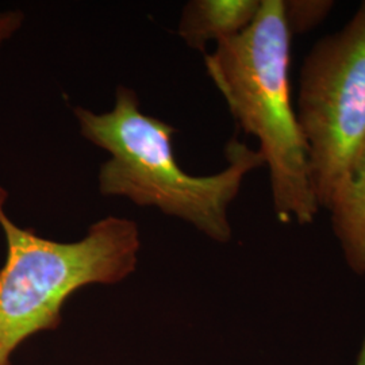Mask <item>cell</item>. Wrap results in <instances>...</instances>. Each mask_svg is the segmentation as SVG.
I'll list each match as a JSON object with an SVG mask.
<instances>
[{
  "mask_svg": "<svg viewBox=\"0 0 365 365\" xmlns=\"http://www.w3.org/2000/svg\"><path fill=\"white\" fill-rule=\"evenodd\" d=\"M0 185V227L7 257L0 268V365L33 334L61 324L66 299L90 284H115L135 271L141 247L137 223L106 217L76 242H57L15 225Z\"/></svg>",
  "mask_w": 365,
  "mask_h": 365,
  "instance_id": "obj_3",
  "label": "cell"
},
{
  "mask_svg": "<svg viewBox=\"0 0 365 365\" xmlns=\"http://www.w3.org/2000/svg\"><path fill=\"white\" fill-rule=\"evenodd\" d=\"M298 122L319 207L365 144V1L339 33L318 41L300 72Z\"/></svg>",
  "mask_w": 365,
  "mask_h": 365,
  "instance_id": "obj_4",
  "label": "cell"
},
{
  "mask_svg": "<svg viewBox=\"0 0 365 365\" xmlns=\"http://www.w3.org/2000/svg\"><path fill=\"white\" fill-rule=\"evenodd\" d=\"M327 210L349 267L365 274V144L337 185Z\"/></svg>",
  "mask_w": 365,
  "mask_h": 365,
  "instance_id": "obj_6",
  "label": "cell"
},
{
  "mask_svg": "<svg viewBox=\"0 0 365 365\" xmlns=\"http://www.w3.org/2000/svg\"><path fill=\"white\" fill-rule=\"evenodd\" d=\"M25 15L21 11H1L0 13V48L1 45L11 38L14 34L21 29Z\"/></svg>",
  "mask_w": 365,
  "mask_h": 365,
  "instance_id": "obj_8",
  "label": "cell"
},
{
  "mask_svg": "<svg viewBox=\"0 0 365 365\" xmlns=\"http://www.w3.org/2000/svg\"><path fill=\"white\" fill-rule=\"evenodd\" d=\"M73 114L81 135L110 155L98 176L102 195L123 196L137 206L157 207L222 244L232 238L229 206L249 172L264 165L259 150L232 138L225 149V170L192 176L175 156L176 129L144 114L134 90L118 87L110 111L93 113L78 106Z\"/></svg>",
  "mask_w": 365,
  "mask_h": 365,
  "instance_id": "obj_1",
  "label": "cell"
},
{
  "mask_svg": "<svg viewBox=\"0 0 365 365\" xmlns=\"http://www.w3.org/2000/svg\"><path fill=\"white\" fill-rule=\"evenodd\" d=\"M327 0H289L284 1V15L291 34L309 31L321 24L333 9Z\"/></svg>",
  "mask_w": 365,
  "mask_h": 365,
  "instance_id": "obj_7",
  "label": "cell"
},
{
  "mask_svg": "<svg viewBox=\"0 0 365 365\" xmlns=\"http://www.w3.org/2000/svg\"><path fill=\"white\" fill-rule=\"evenodd\" d=\"M357 365H365V341L361 353H360V357H359V361H357Z\"/></svg>",
  "mask_w": 365,
  "mask_h": 365,
  "instance_id": "obj_9",
  "label": "cell"
},
{
  "mask_svg": "<svg viewBox=\"0 0 365 365\" xmlns=\"http://www.w3.org/2000/svg\"><path fill=\"white\" fill-rule=\"evenodd\" d=\"M291 37L284 0H261L250 26L218 42L205 56V66L235 122L259 140L277 218L306 225L314 221L319 205L307 145L291 102Z\"/></svg>",
  "mask_w": 365,
  "mask_h": 365,
  "instance_id": "obj_2",
  "label": "cell"
},
{
  "mask_svg": "<svg viewBox=\"0 0 365 365\" xmlns=\"http://www.w3.org/2000/svg\"><path fill=\"white\" fill-rule=\"evenodd\" d=\"M261 0H192L182 10L178 33L188 48L205 52L207 43L233 38L250 26Z\"/></svg>",
  "mask_w": 365,
  "mask_h": 365,
  "instance_id": "obj_5",
  "label": "cell"
}]
</instances>
